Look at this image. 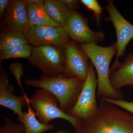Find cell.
Listing matches in <instances>:
<instances>
[{
    "label": "cell",
    "mask_w": 133,
    "mask_h": 133,
    "mask_svg": "<svg viewBox=\"0 0 133 133\" xmlns=\"http://www.w3.org/2000/svg\"><path fill=\"white\" fill-rule=\"evenodd\" d=\"M75 133H133V114L100 100L97 110L81 120Z\"/></svg>",
    "instance_id": "obj_1"
},
{
    "label": "cell",
    "mask_w": 133,
    "mask_h": 133,
    "mask_svg": "<svg viewBox=\"0 0 133 133\" xmlns=\"http://www.w3.org/2000/svg\"><path fill=\"white\" fill-rule=\"evenodd\" d=\"M79 47L88 56L97 71V97L100 98L123 99L124 95L120 90L113 87L109 79V65L117 52L116 42L106 47L95 43L81 44Z\"/></svg>",
    "instance_id": "obj_2"
},
{
    "label": "cell",
    "mask_w": 133,
    "mask_h": 133,
    "mask_svg": "<svg viewBox=\"0 0 133 133\" xmlns=\"http://www.w3.org/2000/svg\"><path fill=\"white\" fill-rule=\"evenodd\" d=\"M84 81L79 78L67 77L63 74L54 77L44 75L36 79H25V84L51 92L58 100L59 108L66 113L77 102Z\"/></svg>",
    "instance_id": "obj_3"
},
{
    "label": "cell",
    "mask_w": 133,
    "mask_h": 133,
    "mask_svg": "<svg viewBox=\"0 0 133 133\" xmlns=\"http://www.w3.org/2000/svg\"><path fill=\"white\" fill-rule=\"evenodd\" d=\"M28 102L35 109L38 121L43 124L48 125L54 119H64L70 122L75 130L81 123V119L71 116L59 108L57 98L45 89L39 88L28 98Z\"/></svg>",
    "instance_id": "obj_4"
},
{
    "label": "cell",
    "mask_w": 133,
    "mask_h": 133,
    "mask_svg": "<svg viewBox=\"0 0 133 133\" xmlns=\"http://www.w3.org/2000/svg\"><path fill=\"white\" fill-rule=\"evenodd\" d=\"M29 63L42 71L45 76L63 74L65 70V50L51 45L33 47Z\"/></svg>",
    "instance_id": "obj_5"
},
{
    "label": "cell",
    "mask_w": 133,
    "mask_h": 133,
    "mask_svg": "<svg viewBox=\"0 0 133 133\" xmlns=\"http://www.w3.org/2000/svg\"><path fill=\"white\" fill-rule=\"evenodd\" d=\"M97 84L95 68L90 62L88 76L77 100L66 114L82 120L87 119L92 116L98 106L96 99Z\"/></svg>",
    "instance_id": "obj_6"
},
{
    "label": "cell",
    "mask_w": 133,
    "mask_h": 133,
    "mask_svg": "<svg viewBox=\"0 0 133 133\" xmlns=\"http://www.w3.org/2000/svg\"><path fill=\"white\" fill-rule=\"evenodd\" d=\"M109 14L106 20L112 22L116 31L117 47L116 58L111 70L116 69L120 64L119 58L124 56L126 48L130 41L133 38V24L129 22L122 15L112 0L107 1L105 6Z\"/></svg>",
    "instance_id": "obj_7"
},
{
    "label": "cell",
    "mask_w": 133,
    "mask_h": 133,
    "mask_svg": "<svg viewBox=\"0 0 133 133\" xmlns=\"http://www.w3.org/2000/svg\"><path fill=\"white\" fill-rule=\"evenodd\" d=\"M24 34L34 47L51 45L65 49L70 41L65 28L61 26H30Z\"/></svg>",
    "instance_id": "obj_8"
},
{
    "label": "cell",
    "mask_w": 133,
    "mask_h": 133,
    "mask_svg": "<svg viewBox=\"0 0 133 133\" xmlns=\"http://www.w3.org/2000/svg\"><path fill=\"white\" fill-rule=\"evenodd\" d=\"M65 28L69 38L81 44H97L105 38L102 31L92 30L83 16L77 10L72 12Z\"/></svg>",
    "instance_id": "obj_9"
},
{
    "label": "cell",
    "mask_w": 133,
    "mask_h": 133,
    "mask_svg": "<svg viewBox=\"0 0 133 133\" xmlns=\"http://www.w3.org/2000/svg\"><path fill=\"white\" fill-rule=\"evenodd\" d=\"M65 50V70L63 75L85 81L90 63L88 56L74 41H69Z\"/></svg>",
    "instance_id": "obj_10"
},
{
    "label": "cell",
    "mask_w": 133,
    "mask_h": 133,
    "mask_svg": "<svg viewBox=\"0 0 133 133\" xmlns=\"http://www.w3.org/2000/svg\"><path fill=\"white\" fill-rule=\"evenodd\" d=\"M14 86L10 83L8 76L0 64V105L11 109L18 115L20 123L23 121V107L28 105L26 95L16 96L14 94Z\"/></svg>",
    "instance_id": "obj_11"
},
{
    "label": "cell",
    "mask_w": 133,
    "mask_h": 133,
    "mask_svg": "<svg viewBox=\"0 0 133 133\" xmlns=\"http://www.w3.org/2000/svg\"><path fill=\"white\" fill-rule=\"evenodd\" d=\"M2 19L8 31L24 33L30 26L27 8L22 0L10 1Z\"/></svg>",
    "instance_id": "obj_12"
},
{
    "label": "cell",
    "mask_w": 133,
    "mask_h": 133,
    "mask_svg": "<svg viewBox=\"0 0 133 133\" xmlns=\"http://www.w3.org/2000/svg\"><path fill=\"white\" fill-rule=\"evenodd\" d=\"M109 79L113 87L118 90L125 86H133V52L128 55L117 69L109 71Z\"/></svg>",
    "instance_id": "obj_13"
},
{
    "label": "cell",
    "mask_w": 133,
    "mask_h": 133,
    "mask_svg": "<svg viewBox=\"0 0 133 133\" xmlns=\"http://www.w3.org/2000/svg\"><path fill=\"white\" fill-rule=\"evenodd\" d=\"M43 6L50 18L65 28L72 11L58 0H45Z\"/></svg>",
    "instance_id": "obj_14"
},
{
    "label": "cell",
    "mask_w": 133,
    "mask_h": 133,
    "mask_svg": "<svg viewBox=\"0 0 133 133\" xmlns=\"http://www.w3.org/2000/svg\"><path fill=\"white\" fill-rule=\"evenodd\" d=\"M30 26H60L50 18L43 5H26Z\"/></svg>",
    "instance_id": "obj_15"
},
{
    "label": "cell",
    "mask_w": 133,
    "mask_h": 133,
    "mask_svg": "<svg viewBox=\"0 0 133 133\" xmlns=\"http://www.w3.org/2000/svg\"><path fill=\"white\" fill-rule=\"evenodd\" d=\"M28 111L23 112V121L22 123L24 125L25 133H43L53 129V125L43 124L37 119L36 113L29 104L28 100Z\"/></svg>",
    "instance_id": "obj_16"
},
{
    "label": "cell",
    "mask_w": 133,
    "mask_h": 133,
    "mask_svg": "<svg viewBox=\"0 0 133 133\" xmlns=\"http://www.w3.org/2000/svg\"><path fill=\"white\" fill-rule=\"evenodd\" d=\"M24 33L17 31H7L0 36V51L8 50L15 46L28 44Z\"/></svg>",
    "instance_id": "obj_17"
},
{
    "label": "cell",
    "mask_w": 133,
    "mask_h": 133,
    "mask_svg": "<svg viewBox=\"0 0 133 133\" xmlns=\"http://www.w3.org/2000/svg\"><path fill=\"white\" fill-rule=\"evenodd\" d=\"M33 46L30 44H23L15 46L0 52V62L5 59L15 58L28 59L31 56Z\"/></svg>",
    "instance_id": "obj_18"
},
{
    "label": "cell",
    "mask_w": 133,
    "mask_h": 133,
    "mask_svg": "<svg viewBox=\"0 0 133 133\" xmlns=\"http://www.w3.org/2000/svg\"><path fill=\"white\" fill-rule=\"evenodd\" d=\"M3 118L4 124L0 127V133H25L22 123L16 124L6 116Z\"/></svg>",
    "instance_id": "obj_19"
},
{
    "label": "cell",
    "mask_w": 133,
    "mask_h": 133,
    "mask_svg": "<svg viewBox=\"0 0 133 133\" xmlns=\"http://www.w3.org/2000/svg\"><path fill=\"white\" fill-rule=\"evenodd\" d=\"M9 68L10 71L12 73L16 79L17 84L20 86L22 90L24 95H26L23 91L21 83V78L22 75L24 76L23 70L24 66L23 65L21 62H16L11 63L10 64Z\"/></svg>",
    "instance_id": "obj_20"
},
{
    "label": "cell",
    "mask_w": 133,
    "mask_h": 133,
    "mask_svg": "<svg viewBox=\"0 0 133 133\" xmlns=\"http://www.w3.org/2000/svg\"><path fill=\"white\" fill-rule=\"evenodd\" d=\"M81 2L88 9L93 12L94 16L95 17L98 21L102 15V8L97 1L96 0H81Z\"/></svg>",
    "instance_id": "obj_21"
},
{
    "label": "cell",
    "mask_w": 133,
    "mask_h": 133,
    "mask_svg": "<svg viewBox=\"0 0 133 133\" xmlns=\"http://www.w3.org/2000/svg\"><path fill=\"white\" fill-rule=\"evenodd\" d=\"M100 100L121 108L133 114V102L132 101L128 102L123 99L117 100L104 98H101Z\"/></svg>",
    "instance_id": "obj_22"
},
{
    "label": "cell",
    "mask_w": 133,
    "mask_h": 133,
    "mask_svg": "<svg viewBox=\"0 0 133 133\" xmlns=\"http://www.w3.org/2000/svg\"><path fill=\"white\" fill-rule=\"evenodd\" d=\"M71 11H76L79 8V2L77 0H58Z\"/></svg>",
    "instance_id": "obj_23"
},
{
    "label": "cell",
    "mask_w": 133,
    "mask_h": 133,
    "mask_svg": "<svg viewBox=\"0 0 133 133\" xmlns=\"http://www.w3.org/2000/svg\"><path fill=\"white\" fill-rule=\"evenodd\" d=\"M10 1L9 0H0V17L2 18L5 9Z\"/></svg>",
    "instance_id": "obj_24"
},
{
    "label": "cell",
    "mask_w": 133,
    "mask_h": 133,
    "mask_svg": "<svg viewBox=\"0 0 133 133\" xmlns=\"http://www.w3.org/2000/svg\"><path fill=\"white\" fill-rule=\"evenodd\" d=\"M26 5H43L44 0H22Z\"/></svg>",
    "instance_id": "obj_25"
},
{
    "label": "cell",
    "mask_w": 133,
    "mask_h": 133,
    "mask_svg": "<svg viewBox=\"0 0 133 133\" xmlns=\"http://www.w3.org/2000/svg\"><path fill=\"white\" fill-rule=\"evenodd\" d=\"M57 133H66L65 132H58Z\"/></svg>",
    "instance_id": "obj_26"
},
{
    "label": "cell",
    "mask_w": 133,
    "mask_h": 133,
    "mask_svg": "<svg viewBox=\"0 0 133 133\" xmlns=\"http://www.w3.org/2000/svg\"><path fill=\"white\" fill-rule=\"evenodd\" d=\"M132 102H133V96L132 99Z\"/></svg>",
    "instance_id": "obj_27"
}]
</instances>
